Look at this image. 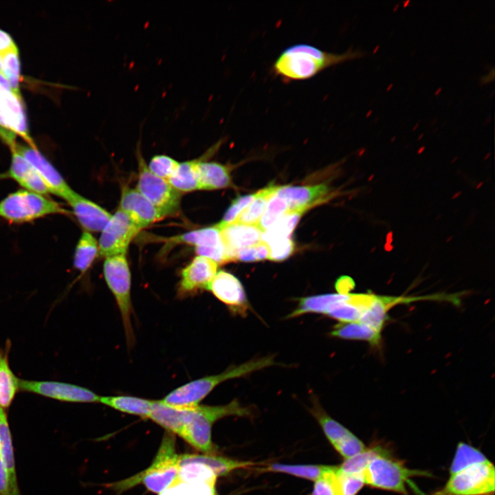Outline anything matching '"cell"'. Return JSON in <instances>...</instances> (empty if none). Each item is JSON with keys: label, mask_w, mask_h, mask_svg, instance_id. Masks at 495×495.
I'll return each instance as SVG.
<instances>
[{"label": "cell", "mask_w": 495, "mask_h": 495, "mask_svg": "<svg viewBox=\"0 0 495 495\" xmlns=\"http://www.w3.org/2000/svg\"><path fill=\"white\" fill-rule=\"evenodd\" d=\"M1 56V73L7 79L12 91L21 96L19 89L20 60L18 49L14 48Z\"/></svg>", "instance_id": "f35d334b"}, {"label": "cell", "mask_w": 495, "mask_h": 495, "mask_svg": "<svg viewBox=\"0 0 495 495\" xmlns=\"http://www.w3.org/2000/svg\"><path fill=\"white\" fill-rule=\"evenodd\" d=\"M191 463H201L208 466L217 476L226 475L238 468L254 465L252 462L239 461L213 454H184L179 455V466Z\"/></svg>", "instance_id": "cb8c5ba5"}, {"label": "cell", "mask_w": 495, "mask_h": 495, "mask_svg": "<svg viewBox=\"0 0 495 495\" xmlns=\"http://www.w3.org/2000/svg\"><path fill=\"white\" fill-rule=\"evenodd\" d=\"M381 450L380 448H366L364 451L345 459L340 466H338V470L345 474H362L370 461Z\"/></svg>", "instance_id": "60d3db41"}, {"label": "cell", "mask_w": 495, "mask_h": 495, "mask_svg": "<svg viewBox=\"0 0 495 495\" xmlns=\"http://www.w3.org/2000/svg\"><path fill=\"white\" fill-rule=\"evenodd\" d=\"M225 304L232 314L245 316L249 302L240 280L233 274L220 270L206 288Z\"/></svg>", "instance_id": "4fadbf2b"}, {"label": "cell", "mask_w": 495, "mask_h": 495, "mask_svg": "<svg viewBox=\"0 0 495 495\" xmlns=\"http://www.w3.org/2000/svg\"><path fill=\"white\" fill-rule=\"evenodd\" d=\"M67 213L58 203L25 189L0 201V217L10 223H26L51 214Z\"/></svg>", "instance_id": "52a82bcc"}, {"label": "cell", "mask_w": 495, "mask_h": 495, "mask_svg": "<svg viewBox=\"0 0 495 495\" xmlns=\"http://www.w3.org/2000/svg\"><path fill=\"white\" fill-rule=\"evenodd\" d=\"M67 202L86 232H101L112 216L104 208L76 192Z\"/></svg>", "instance_id": "d6986e66"}, {"label": "cell", "mask_w": 495, "mask_h": 495, "mask_svg": "<svg viewBox=\"0 0 495 495\" xmlns=\"http://www.w3.org/2000/svg\"><path fill=\"white\" fill-rule=\"evenodd\" d=\"M333 485L336 495H356L364 485L362 474L340 472L338 466L333 474Z\"/></svg>", "instance_id": "ab89813d"}, {"label": "cell", "mask_w": 495, "mask_h": 495, "mask_svg": "<svg viewBox=\"0 0 495 495\" xmlns=\"http://www.w3.org/2000/svg\"><path fill=\"white\" fill-rule=\"evenodd\" d=\"M198 159L179 163L176 170L167 180L179 192H187L199 189Z\"/></svg>", "instance_id": "4316f807"}, {"label": "cell", "mask_w": 495, "mask_h": 495, "mask_svg": "<svg viewBox=\"0 0 495 495\" xmlns=\"http://www.w3.org/2000/svg\"><path fill=\"white\" fill-rule=\"evenodd\" d=\"M138 190L155 208L162 218L175 214L179 210L181 192L167 180L154 175L148 168L139 147Z\"/></svg>", "instance_id": "ba28073f"}, {"label": "cell", "mask_w": 495, "mask_h": 495, "mask_svg": "<svg viewBox=\"0 0 495 495\" xmlns=\"http://www.w3.org/2000/svg\"><path fill=\"white\" fill-rule=\"evenodd\" d=\"M13 149H15L32 165L47 186L52 194L67 201L75 193V191L67 184L60 173L38 151L37 148L16 144Z\"/></svg>", "instance_id": "5bb4252c"}, {"label": "cell", "mask_w": 495, "mask_h": 495, "mask_svg": "<svg viewBox=\"0 0 495 495\" xmlns=\"http://www.w3.org/2000/svg\"><path fill=\"white\" fill-rule=\"evenodd\" d=\"M12 159L9 169L0 174V178H10L16 182L25 190L42 195L50 190L32 165L15 149L11 150Z\"/></svg>", "instance_id": "ffe728a7"}, {"label": "cell", "mask_w": 495, "mask_h": 495, "mask_svg": "<svg viewBox=\"0 0 495 495\" xmlns=\"http://www.w3.org/2000/svg\"><path fill=\"white\" fill-rule=\"evenodd\" d=\"M221 141H219L201 156L199 164V189L214 190L229 186L231 178L229 169L226 166L215 162H207L206 159L219 148Z\"/></svg>", "instance_id": "44dd1931"}, {"label": "cell", "mask_w": 495, "mask_h": 495, "mask_svg": "<svg viewBox=\"0 0 495 495\" xmlns=\"http://www.w3.org/2000/svg\"><path fill=\"white\" fill-rule=\"evenodd\" d=\"M335 466L322 465H286L272 463L262 469L263 472H283L309 480L316 481Z\"/></svg>", "instance_id": "4dcf8cb0"}, {"label": "cell", "mask_w": 495, "mask_h": 495, "mask_svg": "<svg viewBox=\"0 0 495 495\" xmlns=\"http://www.w3.org/2000/svg\"><path fill=\"white\" fill-rule=\"evenodd\" d=\"M218 264L210 258L196 256L182 271L178 294L181 297L191 295L205 289L217 272Z\"/></svg>", "instance_id": "9a60e30c"}, {"label": "cell", "mask_w": 495, "mask_h": 495, "mask_svg": "<svg viewBox=\"0 0 495 495\" xmlns=\"http://www.w3.org/2000/svg\"><path fill=\"white\" fill-rule=\"evenodd\" d=\"M362 474L364 484L402 495H408L406 485L410 478L430 475L424 471L408 468L402 462L386 455L382 450L370 461Z\"/></svg>", "instance_id": "8992f818"}, {"label": "cell", "mask_w": 495, "mask_h": 495, "mask_svg": "<svg viewBox=\"0 0 495 495\" xmlns=\"http://www.w3.org/2000/svg\"><path fill=\"white\" fill-rule=\"evenodd\" d=\"M337 466L315 481L311 495H336L333 485V474Z\"/></svg>", "instance_id": "7dc6e473"}, {"label": "cell", "mask_w": 495, "mask_h": 495, "mask_svg": "<svg viewBox=\"0 0 495 495\" xmlns=\"http://www.w3.org/2000/svg\"><path fill=\"white\" fill-rule=\"evenodd\" d=\"M153 402L152 400L126 395L100 397L99 400V402L102 404L116 410L138 415L142 418H148Z\"/></svg>", "instance_id": "83f0119b"}, {"label": "cell", "mask_w": 495, "mask_h": 495, "mask_svg": "<svg viewBox=\"0 0 495 495\" xmlns=\"http://www.w3.org/2000/svg\"><path fill=\"white\" fill-rule=\"evenodd\" d=\"M274 186H269L255 193L252 203L239 214L234 223L246 225H257L264 210Z\"/></svg>", "instance_id": "e575fe53"}, {"label": "cell", "mask_w": 495, "mask_h": 495, "mask_svg": "<svg viewBox=\"0 0 495 495\" xmlns=\"http://www.w3.org/2000/svg\"><path fill=\"white\" fill-rule=\"evenodd\" d=\"M329 191V188L323 184L310 186H274V193L286 201L288 212H304L324 201Z\"/></svg>", "instance_id": "2e32d148"}, {"label": "cell", "mask_w": 495, "mask_h": 495, "mask_svg": "<svg viewBox=\"0 0 495 495\" xmlns=\"http://www.w3.org/2000/svg\"><path fill=\"white\" fill-rule=\"evenodd\" d=\"M255 194L245 195L234 199L226 212L222 220L216 226L218 228L234 223L241 212L252 201Z\"/></svg>", "instance_id": "7bdbcfd3"}, {"label": "cell", "mask_w": 495, "mask_h": 495, "mask_svg": "<svg viewBox=\"0 0 495 495\" xmlns=\"http://www.w3.org/2000/svg\"><path fill=\"white\" fill-rule=\"evenodd\" d=\"M218 229L229 262L236 261L239 250L259 243L263 233L257 226L239 223H232Z\"/></svg>", "instance_id": "e0dca14e"}, {"label": "cell", "mask_w": 495, "mask_h": 495, "mask_svg": "<svg viewBox=\"0 0 495 495\" xmlns=\"http://www.w3.org/2000/svg\"><path fill=\"white\" fill-rule=\"evenodd\" d=\"M184 408V423L179 437L196 449L207 454H214L211 439L212 424L219 419L230 415L250 416L249 408L234 399L222 406H200Z\"/></svg>", "instance_id": "3957f363"}, {"label": "cell", "mask_w": 495, "mask_h": 495, "mask_svg": "<svg viewBox=\"0 0 495 495\" xmlns=\"http://www.w3.org/2000/svg\"><path fill=\"white\" fill-rule=\"evenodd\" d=\"M11 342L8 340L4 348H0V407L8 408L20 390V379L13 373L9 362Z\"/></svg>", "instance_id": "603a6c76"}, {"label": "cell", "mask_w": 495, "mask_h": 495, "mask_svg": "<svg viewBox=\"0 0 495 495\" xmlns=\"http://www.w3.org/2000/svg\"><path fill=\"white\" fill-rule=\"evenodd\" d=\"M355 284L351 278L343 276L340 277L336 283V289L338 293L347 294L354 288Z\"/></svg>", "instance_id": "681fc988"}, {"label": "cell", "mask_w": 495, "mask_h": 495, "mask_svg": "<svg viewBox=\"0 0 495 495\" xmlns=\"http://www.w3.org/2000/svg\"><path fill=\"white\" fill-rule=\"evenodd\" d=\"M0 495H10L7 472L0 457Z\"/></svg>", "instance_id": "f907efd6"}, {"label": "cell", "mask_w": 495, "mask_h": 495, "mask_svg": "<svg viewBox=\"0 0 495 495\" xmlns=\"http://www.w3.org/2000/svg\"><path fill=\"white\" fill-rule=\"evenodd\" d=\"M275 364L272 356L254 358L237 366H232L219 374L206 376L185 384L169 393L161 401L177 408H192L199 405L221 383L247 375Z\"/></svg>", "instance_id": "7a4b0ae2"}, {"label": "cell", "mask_w": 495, "mask_h": 495, "mask_svg": "<svg viewBox=\"0 0 495 495\" xmlns=\"http://www.w3.org/2000/svg\"><path fill=\"white\" fill-rule=\"evenodd\" d=\"M16 135L36 148L29 133L21 96L15 94L10 86L0 85V137L12 150L16 145Z\"/></svg>", "instance_id": "9c48e42d"}, {"label": "cell", "mask_w": 495, "mask_h": 495, "mask_svg": "<svg viewBox=\"0 0 495 495\" xmlns=\"http://www.w3.org/2000/svg\"><path fill=\"white\" fill-rule=\"evenodd\" d=\"M311 412L318 420L326 437L333 446L338 443L352 434L349 430L327 415L318 402H314Z\"/></svg>", "instance_id": "1f68e13d"}, {"label": "cell", "mask_w": 495, "mask_h": 495, "mask_svg": "<svg viewBox=\"0 0 495 495\" xmlns=\"http://www.w3.org/2000/svg\"><path fill=\"white\" fill-rule=\"evenodd\" d=\"M495 471L490 461L477 463L451 474L433 495H494Z\"/></svg>", "instance_id": "30bf717a"}, {"label": "cell", "mask_w": 495, "mask_h": 495, "mask_svg": "<svg viewBox=\"0 0 495 495\" xmlns=\"http://www.w3.org/2000/svg\"><path fill=\"white\" fill-rule=\"evenodd\" d=\"M140 230L126 212L118 208L101 231L98 254L105 258L126 254Z\"/></svg>", "instance_id": "8fae6325"}, {"label": "cell", "mask_w": 495, "mask_h": 495, "mask_svg": "<svg viewBox=\"0 0 495 495\" xmlns=\"http://www.w3.org/2000/svg\"><path fill=\"white\" fill-rule=\"evenodd\" d=\"M333 447L345 459H349L367 448L364 443L353 433Z\"/></svg>", "instance_id": "bcb514c9"}, {"label": "cell", "mask_w": 495, "mask_h": 495, "mask_svg": "<svg viewBox=\"0 0 495 495\" xmlns=\"http://www.w3.org/2000/svg\"><path fill=\"white\" fill-rule=\"evenodd\" d=\"M489 460L477 448L463 442H460L456 447L452 464L450 468V474H455L471 465L484 463Z\"/></svg>", "instance_id": "836d02e7"}, {"label": "cell", "mask_w": 495, "mask_h": 495, "mask_svg": "<svg viewBox=\"0 0 495 495\" xmlns=\"http://www.w3.org/2000/svg\"><path fill=\"white\" fill-rule=\"evenodd\" d=\"M288 212L286 201L274 193L270 196L266 208L257 226L262 232L272 227L285 213Z\"/></svg>", "instance_id": "d590c367"}, {"label": "cell", "mask_w": 495, "mask_h": 495, "mask_svg": "<svg viewBox=\"0 0 495 495\" xmlns=\"http://www.w3.org/2000/svg\"><path fill=\"white\" fill-rule=\"evenodd\" d=\"M268 259L282 261L289 258L294 251L295 244L290 237L274 241L268 244Z\"/></svg>", "instance_id": "ee69618b"}, {"label": "cell", "mask_w": 495, "mask_h": 495, "mask_svg": "<svg viewBox=\"0 0 495 495\" xmlns=\"http://www.w3.org/2000/svg\"><path fill=\"white\" fill-rule=\"evenodd\" d=\"M119 208L126 212L140 229L162 219L155 208L137 188L127 186L122 189Z\"/></svg>", "instance_id": "ac0fdd59"}, {"label": "cell", "mask_w": 495, "mask_h": 495, "mask_svg": "<svg viewBox=\"0 0 495 495\" xmlns=\"http://www.w3.org/2000/svg\"><path fill=\"white\" fill-rule=\"evenodd\" d=\"M302 214L303 212H287L272 227L262 233L261 241L268 244L278 239L289 237Z\"/></svg>", "instance_id": "d6a6232c"}, {"label": "cell", "mask_w": 495, "mask_h": 495, "mask_svg": "<svg viewBox=\"0 0 495 495\" xmlns=\"http://www.w3.org/2000/svg\"><path fill=\"white\" fill-rule=\"evenodd\" d=\"M20 390L37 394L60 402H99L100 397L91 390L76 384L57 381H32L20 379Z\"/></svg>", "instance_id": "7c38bea8"}, {"label": "cell", "mask_w": 495, "mask_h": 495, "mask_svg": "<svg viewBox=\"0 0 495 495\" xmlns=\"http://www.w3.org/2000/svg\"><path fill=\"white\" fill-rule=\"evenodd\" d=\"M16 47L12 37L7 32L0 30V56Z\"/></svg>", "instance_id": "c3c4849f"}, {"label": "cell", "mask_w": 495, "mask_h": 495, "mask_svg": "<svg viewBox=\"0 0 495 495\" xmlns=\"http://www.w3.org/2000/svg\"><path fill=\"white\" fill-rule=\"evenodd\" d=\"M177 161L166 155L153 156L148 165V169L155 175L168 180L179 165Z\"/></svg>", "instance_id": "b9f144b4"}, {"label": "cell", "mask_w": 495, "mask_h": 495, "mask_svg": "<svg viewBox=\"0 0 495 495\" xmlns=\"http://www.w3.org/2000/svg\"><path fill=\"white\" fill-rule=\"evenodd\" d=\"M98 254V244L89 232H83L76 245L74 266L81 273L86 272Z\"/></svg>", "instance_id": "f546056e"}, {"label": "cell", "mask_w": 495, "mask_h": 495, "mask_svg": "<svg viewBox=\"0 0 495 495\" xmlns=\"http://www.w3.org/2000/svg\"><path fill=\"white\" fill-rule=\"evenodd\" d=\"M160 495H217L215 483H185L176 479Z\"/></svg>", "instance_id": "74e56055"}, {"label": "cell", "mask_w": 495, "mask_h": 495, "mask_svg": "<svg viewBox=\"0 0 495 495\" xmlns=\"http://www.w3.org/2000/svg\"><path fill=\"white\" fill-rule=\"evenodd\" d=\"M103 273L107 286L118 307L127 345L131 346L134 342L131 322V275L126 254L105 258Z\"/></svg>", "instance_id": "5b68a950"}, {"label": "cell", "mask_w": 495, "mask_h": 495, "mask_svg": "<svg viewBox=\"0 0 495 495\" xmlns=\"http://www.w3.org/2000/svg\"><path fill=\"white\" fill-rule=\"evenodd\" d=\"M333 337L352 340L366 341L371 346H378L381 332L361 322H340L330 332Z\"/></svg>", "instance_id": "484cf974"}, {"label": "cell", "mask_w": 495, "mask_h": 495, "mask_svg": "<svg viewBox=\"0 0 495 495\" xmlns=\"http://www.w3.org/2000/svg\"><path fill=\"white\" fill-rule=\"evenodd\" d=\"M269 256V247L263 242H259L254 245L243 248L236 253V261L243 262H254Z\"/></svg>", "instance_id": "f6af8a7d"}, {"label": "cell", "mask_w": 495, "mask_h": 495, "mask_svg": "<svg viewBox=\"0 0 495 495\" xmlns=\"http://www.w3.org/2000/svg\"><path fill=\"white\" fill-rule=\"evenodd\" d=\"M217 476L208 466L191 463L179 466L177 479L185 483L208 482L215 483Z\"/></svg>", "instance_id": "8d00e7d4"}, {"label": "cell", "mask_w": 495, "mask_h": 495, "mask_svg": "<svg viewBox=\"0 0 495 495\" xmlns=\"http://www.w3.org/2000/svg\"><path fill=\"white\" fill-rule=\"evenodd\" d=\"M178 459L174 436L166 433L153 462L147 469L109 486L116 490L123 491L142 483L148 490L160 494L177 479L179 471Z\"/></svg>", "instance_id": "277c9868"}, {"label": "cell", "mask_w": 495, "mask_h": 495, "mask_svg": "<svg viewBox=\"0 0 495 495\" xmlns=\"http://www.w3.org/2000/svg\"><path fill=\"white\" fill-rule=\"evenodd\" d=\"M0 457L7 472L10 495H21L8 416L5 409L1 407H0Z\"/></svg>", "instance_id": "7402d4cb"}, {"label": "cell", "mask_w": 495, "mask_h": 495, "mask_svg": "<svg viewBox=\"0 0 495 495\" xmlns=\"http://www.w3.org/2000/svg\"><path fill=\"white\" fill-rule=\"evenodd\" d=\"M171 244L186 243L195 247L216 248L222 244L220 231L215 226L192 230L168 239Z\"/></svg>", "instance_id": "f1b7e54d"}, {"label": "cell", "mask_w": 495, "mask_h": 495, "mask_svg": "<svg viewBox=\"0 0 495 495\" xmlns=\"http://www.w3.org/2000/svg\"><path fill=\"white\" fill-rule=\"evenodd\" d=\"M362 54L358 50H349L342 54H335L309 44H295L279 54L272 65V70L285 81L306 80L329 67Z\"/></svg>", "instance_id": "6da1fadb"}, {"label": "cell", "mask_w": 495, "mask_h": 495, "mask_svg": "<svg viewBox=\"0 0 495 495\" xmlns=\"http://www.w3.org/2000/svg\"><path fill=\"white\" fill-rule=\"evenodd\" d=\"M347 294H325L300 298L296 309L287 318H292L305 314H327L333 306L343 301Z\"/></svg>", "instance_id": "d4e9b609"}]
</instances>
